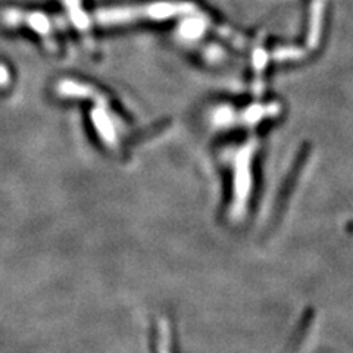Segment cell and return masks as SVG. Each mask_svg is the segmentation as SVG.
I'll return each mask as SVG.
<instances>
[{
	"label": "cell",
	"mask_w": 353,
	"mask_h": 353,
	"mask_svg": "<svg viewBox=\"0 0 353 353\" xmlns=\"http://www.w3.org/2000/svg\"><path fill=\"white\" fill-rule=\"evenodd\" d=\"M175 9H179L176 5H152L143 8H115V9H105L97 12L96 18L101 24H123L136 18H163L175 14Z\"/></svg>",
	"instance_id": "cell-1"
}]
</instances>
